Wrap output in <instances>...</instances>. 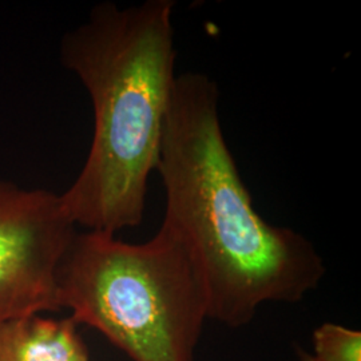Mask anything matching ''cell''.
<instances>
[{"instance_id":"5b68a950","label":"cell","mask_w":361,"mask_h":361,"mask_svg":"<svg viewBox=\"0 0 361 361\" xmlns=\"http://www.w3.org/2000/svg\"><path fill=\"white\" fill-rule=\"evenodd\" d=\"M70 316L32 314L0 324V361H90L89 349Z\"/></svg>"},{"instance_id":"6da1fadb","label":"cell","mask_w":361,"mask_h":361,"mask_svg":"<svg viewBox=\"0 0 361 361\" xmlns=\"http://www.w3.org/2000/svg\"><path fill=\"white\" fill-rule=\"evenodd\" d=\"M217 83L202 73L176 78L157 171L165 221L183 235L207 288L209 319L250 323L265 302L301 301L325 276L304 234L271 225L253 207L219 119Z\"/></svg>"},{"instance_id":"8992f818","label":"cell","mask_w":361,"mask_h":361,"mask_svg":"<svg viewBox=\"0 0 361 361\" xmlns=\"http://www.w3.org/2000/svg\"><path fill=\"white\" fill-rule=\"evenodd\" d=\"M312 355L317 361H361V332L325 323L313 332Z\"/></svg>"},{"instance_id":"3957f363","label":"cell","mask_w":361,"mask_h":361,"mask_svg":"<svg viewBox=\"0 0 361 361\" xmlns=\"http://www.w3.org/2000/svg\"><path fill=\"white\" fill-rule=\"evenodd\" d=\"M56 300L133 361H193L209 319L192 249L165 219L142 244L77 232L58 269Z\"/></svg>"},{"instance_id":"52a82bcc","label":"cell","mask_w":361,"mask_h":361,"mask_svg":"<svg viewBox=\"0 0 361 361\" xmlns=\"http://www.w3.org/2000/svg\"><path fill=\"white\" fill-rule=\"evenodd\" d=\"M298 356H300V360L301 361H317L310 353L302 350V349H298Z\"/></svg>"},{"instance_id":"7a4b0ae2","label":"cell","mask_w":361,"mask_h":361,"mask_svg":"<svg viewBox=\"0 0 361 361\" xmlns=\"http://www.w3.org/2000/svg\"><path fill=\"white\" fill-rule=\"evenodd\" d=\"M174 7L173 0L99 4L62 42V62L94 109L87 159L61 195L70 219L87 231L116 234L143 221L177 78Z\"/></svg>"},{"instance_id":"277c9868","label":"cell","mask_w":361,"mask_h":361,"mask_svg":"<svg viewBox=\"0 0 361 361\" xmlns=\"http://www.w3.org/2000/svg\"><path fill=\"white\" fill-rule=\"evenodd\" d=\"M75 226L61 195L0 180V324L59 310L56 276Z\"/></svg>"}]
</instances>
